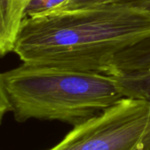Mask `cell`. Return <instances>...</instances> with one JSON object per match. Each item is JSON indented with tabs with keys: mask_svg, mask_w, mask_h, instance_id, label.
I'll return each instance as SVG.
<instances>
[{
	"mask_svg": "<svg viewBox=\"0 0 150 150\" xmlns=\"http://www.w3.org/2000/svg\"><path fill=\"white\" fill-rule=\"evenodd\" d=\"M70 0H28L25 7L24 18L49 13L62 8Z\"/></svg>",
	"mask_w": 150,
	"mask_h": 150,
	"instance_id": "cell-6",
	"label": "cell"
},
{
	"mask_svg": "<svg viewBox=\"0 0 150 150\" xmlns=\"http://www.w3.org/2000/svg\"><path fill=\"white\" fill-rule=\"evenodd\" d=\"M150 35V13L104 4L24 18L13 52L24 63L104 72L112 57Z\"/></svg>",
	"mask_w": 150,
	"mask_h": 150,
	"instance_id": "cell-1",
	"label": "cell"
},
{
	"mask_svg": "<svg viewBox=\"0 0 150 150\" xmlns=\"http://www.w3.org/2000/svg\"><path fill=\"white\" fill-rule=\"evenodd\" d=\"M147 117V101L124 97L74 125L48 150H140Z\"/></svg>",
	"mask_w": 150,
	"mask_h": 150,
	"instance_id": "cell-3",
	"label": "cell"
},
{
	"mask_svg": "<svg viewBox=\"0 0 150 150\" xmlns=\"http://www.w3.org/2000/svg\"><path fill=\"white\" fill-rule=\"evenodd\" d=\"M9 111H11V106L3 86L1 76H0V125H1L5 116Z\"/></svg>",
	"mask_w": 150,
	"mask_h": 150,
	"instance_id": "cell-8",
	"label": "cell"
},
{
	"mask_svg": "<svg viewBox=\"0 0 150 150\" xmlns=\"http://www.w3.org/2000/svg\"><path fill=\"white\" fill-rule=\"evenodd\" d=\"M103 73L117 82L124 97L147 101L150 88V35L116 54Z\"/></svg>",
	"mask_w": 150,
	"mask_h": 150,
	"instance_id": "cell-4",
	"label": "cell"
},
{
	"mask_svg": "<svg viewBox=\"0 0 150 150\" xmlns=\"http://www.w3.org/2000/svg\"><path fill=\"white\" fill-rule=\"evenodd\" d=\"M28 0H0V57L13 52Z\"/></svg>",
	"mask_w": 150,
	"mask_h": 150,
	"instance_id": "cell-5",
	"label": "cell"
},
{
	"mask_svg": "<svg viewBox=\"0 0 150 150\" xmlns=\"http://www.w3.org/2000/svg\"><path fill=\"white\" fill-rule=\"evenodd\" d=\"M135 6L140 7V8L146 10V12H148L150 13V0H148V1L142 2V3H139V4H137V5H135Z\"/></svg>",
	"mask_w": 150,
	"mask_h": 150,
	"instance_id": "cell-10",
	"label": "cell"
},
{
	"mask_svg": "<svg viewBox=\"0 0 150 150\" xmlns=\"http://www.w3.org/2000/svg\"><path fill=\"white\" fill-rule=\"evenodd\" d=\"M145 1H148V0H70L65 6H64L62 8L58 10L74 9V8L87 7L92 6L104 5V4H124V5L135 6L137 4Z\"/></svg>",
	"mask_w": 150,
	"mask_h": 150,
	"instance_id": "cell-7",
	"label": "cell"
},
{
	"mask_svg": "<svg viewBox=\"0 0 150 150\" xmlns=\"http://www.w3.org/2000/svg\"><path fill=\"white\" fill-rule=\"evenodd\" d=\"M148 117L146 132L141 142L140 150H150V88H149V96H148Z\"/></svg>",
	"mask_w": 150,
	"mask_h": 150,
	"instance_id": "cell-9",
	"label": "cell"
},
{
	"mask_svg": "<svg viewBox=\"0 0 150 150\" xmlns=\"http://www.w3.org/2000/svg\"><path fill=\"white\" fill-rule=\"evenodd\" d=\"M0 76L18 122L57 120L76 125L124 98L117 82L102 72L23 62Z\"/></svg>",
	"mask_w": 150,
	"mask_h": 150,
	"instance_id": "cell-2",
	"label": "cell"
}]
</instances>
